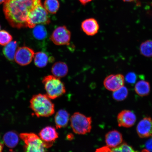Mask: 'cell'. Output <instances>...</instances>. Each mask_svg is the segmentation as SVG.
<instances>
[{"instance_id": "6da1fadb", "label": "cell", "mask_w": 152, "mask_h": 152, "mask_svg": "<svg viewBox=\"0 0 152 152\" xmlns=\"http://www.w3.org/2000/svg\"><path fill=\"white\" fill-rule=\"evenodd\" d=\"M41 0H5L3 11L6 18L12 27L20 28L27 27L28 14Z\"/></svg>"}, {"instance_id": "7a4b0ae2", "label": "cell", "mask_w": 152, "mask_h": 152, "mask_svg": "<svg viewBox=\"0 0 152 152\" xmlns=\"http://www.w3.org/2000/svg\"><path fill=\"white\" fill-rule=\"evenodd\" d=\"M51 100L46 94H35L30 99V107L36 116L49 117L55 112L54 104Z\"/></svg>"}, {"instance_id": "3957f363", "label": "cell", "mask_w": 152, "mask_h": 152, "mask_svg": "<svg viewBox=\"0 0 152 152\" xmlns=\"http://www.w3.org/2000/svg\"><path fill=\"white\" fill-rule=\"evenodd\" d=\"M20 137L25 144L23 149L26 152H45L48 148L53 145L52 144L44 142L39 136L35 133H21Z\"/></svg>"}, {"instance_id": "277c9868", "label": "cell", "mask_w": 152, "mask_h": 152, "mask_svg": "<svg viewBox=\"0 0 152 152\" xmlns=\"http://www.w3.org/2000/svg\"><path fill=\"white\" fill-rule=\"evenodd\" d=\"M42 82L46 94L52 100L59 98L66 92L65 86L59 78L48 75L43 78Z\"/></svg>"}, {"instance_id": "5b68a950", "label": "cell", "mask_w": 152, "mask_h": 152, "mask_svg": "<svg viewBox=\"0 0 152 152\" xmlns=\"http://www.w3.org/2000/svg\"><path fill=\"white\" fill-rule=\"evenodd\" d=\"M50 20L48 12L39 1L30 11L28 15L26 24L27 27L33 28L37 25L48 24Z\"/></svg>"}, {"instance_id": "8992f818", "label": "cell", "mask_w": 152, "mask_h": 152, "mask_svg": "<svg viewBox=\"0 0 152 152\" xmlns=\"http://www.w3.org/2000/svg\"><path fill=\"white\" fill-rule=\"evenodd\" d=\"M73 132L78 134L83 135L91 132L92 129V119L79 112H76L70 119Z\"/></svg>"}, {"instance_id": "52a82bcc", "label": "cell", "mask_w": 152, "mask_h": 152, "mask_svg": "<svg viewBox=\"0 0 152 152\" xmlns=\"http://www.w3.org/2000/svg\"><path fill=\"white\" fill-rule=\"evenodd\" d=\"M71 32L65 26H60L53 31L50 39L56 45H68L71 41Z\"/></svg>"}, {"instance_id": "ba28073f", "label": "cell", "mask_w": 152, "mask_h": 152, "mask_svg": "<svg viewBox=\"0 0 152 152\" xmlns=\"http://www.w3.org/2000/svg\"><path fill=\"white\" fill-rule=\"evenodd\" d=\"M35 53L34 50L29 47L24 46L19 48L15 55V61L20 66L28 65L32 61Z\"/></svg>"}, {"instance_id": "9c48e42d", "label": "cell", "mask_w": 152, "mask_h": 152, "mask_svg": "<svg viewBox=\"0 0 152 152\" xmlns=\"http://www.w3.org/2000/svg\"><path fill=\"white\" fill-rule=\"evenodd\" d=\"M125 77L121 74L111 75L106 77L104 85L108 90L114 92L124 86Z\"/></svg>"}, {"instance_id": "30bf717a", "label": "cell", "mask_w": 152, "mask_h": 152, "mask_svg": "<svg viewBox=\"0 0 152 152\" xmlns=\"http://www.w3.org/2000/svg\"><path fill=\"white\" fill-rule=\"evenodd\" d=\"M135 114L132 111L124 110L117 116V119L119 127L129 128L134 124L136 121Z\"/></svg>"}, {"instance_id": "8fae6325", "label": "cell", "mask_w": 152, "mask_h": 152, "mask_svg": "<svg viewBox=\"0 0 152 152\" xmlns=\"http://www.w3.org/2000/svg\"><path fill=\"white\" fill-rule=\"evenodd\" d=\"M137 132L140 138H145L152 135V119L150 117L144 118L139 122Z\"/></svg>"}, {"instance_id": "7c38bea8", "label": "cell", "mask_w": 152, "mask_h": 152, "mask_svg": "<svg viewBox=\"0 0 152 152\" xmlns=\"http://www.w3.org/2000/svg\"><path fill=\"white\" fill-rule=\"evenodd\" d=\"M44 142L53 145L58 138V134L56 128L52 126H47L42 129L39 134Z\"/></svg>"}, {"instance_id": "4fadbf2b", "label": "cell", "mask_w": 152, "mask_h": 152, "mask_svg": "<svg viewBox=\"0 0 152 152\" xmlns=\"http://www.w3.org/2000/svg\"><path fill=\"white\" fill-rule=\"evenodd\" d=\"M105 140L106 146L113 148L117 147L122 143L123 138L122 134L118 131L113 130L106 134Z\"/></svg>"}, {"instance_id": "5bb4252c", "label": "cell", "mask_w": 152, "mask_h": 152, "mask_svg": "<svg viewBox=\"0 0 152 152\" xmlns=\"http://www.w3.org/2000/svg\"><path fill=\"white\" fill-rule=\"evenodd\" d=\"M81 26L83 31L86 35L90 36L96 35L99 29L97 21L94 18H89L83 20Z\"/></svg>"}, {"instance_id": "9a60e30c", "label": "cell", "mask_w": 152, "mask_h": 152, "mask_svg": "<svg viewBox=\"0 0 152 152\" xmlns=\"http://www.w3.org/2000/svg\"><path fill=\"white\" fill-rule=\"evenodd\" d=\"M69 121V114L66 110H59L54 117L55 125L57 129L65 128L67 126Z\"/></svg>"}, {"instance_id": "2e32d148", "label": "cell", "mask_w": 152, "mask_h": 152, "mask_svg": "<svg viewBox=\"0 0 152 152\" xmlns=\"http://www.w3.org/2000/svg\"><path fill=\"white\" fill-rule=\"evenodd\" d=\"M68 71L67 64L62 62L55 63L51 69L53 75L59 78L65 77L67 75Z\"/></svg>"}, {"instance_id": "e0dca14e", "label": "cell", "mask_w": 152, "mask_h": 152, "mask_svg": "<svg viewBox=\"0 0 152 152\" xmlns=\"http://www.w3.org/2000/svg\"><path fill=\"white\" fill-rule=\"evenodd\" d=\"M3 140L7 147L14 148L18 145L19 141L18 133L14 131H9L4 135Z\"/></svg>"}, {"instance_id": "ac0fdd59", "label": "cell", "mask_w": 152, "mask_h": 152, "mask_svg": "<svg viewBox=\"0 0 152 152\" xmlns=\"http://www.w3.org/2000/svg\"><path fill=\"white\" fill-rule=\"evenodd\" d=\"M18 46V43L16 41H11L5 45L3 52L7 59L10 61H13L14 60Z\"/></svg>"}, {"instance_id": "d6986e66", "label": "cell", "mask_w": 152, "mask_h": 152, "mask_svg": "<svg viewBox=\"0 0 152 152\" xmlns=\"http://www.w3.org/2000/svg\"><path fill=\"white\" fill-rule=\"evenodd\" d=\"M136 94L140 96H148L151 91V86L148 82L141 80L138 82L134 87Z\"/></svg>"}, {"instance_id": "ffe728a7", "label": "cell", "mask_w": 152, "mask_h": 152, "mask_svg": "<svg viewBox=\"0 0 152 152\" xmlns=\"http://www.w3.org/2000/svg\"><path fill=\"white\" fill-rule=\"evenodd\" d=\"M49 60L48 56L45 53L39 52L35 53L34 57V64L37 67H45L48 63Z\"/></svg>"}, {"instance_id": "44dd1931", "label": "cell", "mask_w": 152, "mask_h": 152, "mask_svg": "<svg viewBox=\"0 0 152 152\" xmlns=\"http://www.w3.org/2000/svg\"><path fill=\"white\" fill-rule=\"evenodd\" d=\"M43 7L48 12L54 14L59 9L60 3L58 0H45Z\"/></svg>"}, {"instance_id": "7402d4cb", "label": "cell", "mask_w": 152, "mask_h": 152, "mask_svg": "<svg viewBox=\"0 0 152 152\" xmlns=\"http://www.w3.org/2000/svg\"><path fill=\"white\" fill-rule=\"evenodd\" d=\"M140 50L142 56L151 58L152 57V40H148L144 41L140 45Z\"/></svg>"}, {"instance_id": "603a6c76", "label": "cell", "mask_w": 152, "mask_h": 152, "mask_svg": "<svg viewBox=\"0 0 152 152\" xmlns=\"http://www.w3.org/2000/svg\"><path fill=\"white\" fill-rule=\"evenodd\" d=\"M33 35L34 37L38 40L45 39L47 37L46 28L42 24L37 25L34 28Z\"/></svg>"}, {"instance_id": "cb8c5ba5", "label": "cell", "mask_w": 152, "mask_h": 152, "mask_svg": "<svg viewBox=\"0 0 152 152\" xmlns=\"http://www.w3.org/2000/svg\"><path fill=\"white\" fill-rule=\"evenodd\" d=\"M128 94V90L126 87L124 86L113 92V98L117 101H121L127 98Z\"/></svg>"}, {"instance_id": "d4e9b609", "label": "cell", "mask_w": 152, "mask_h": 152, "mask_svg": "<svg viewBox=\"0 0 152 152\" xmlns=\"http://www.w3.org/2000/svg\"><path fill=\"white\" fill-rule=\"evenodd\" d=\"M12 35L5 30H0V45L5 46L12 41Z\"/></svg>"}, {"instance_id": "484cf974", "label": "cell", "mask_w": 152, "mask_h": 152, "mask_svg": "<svg viewBox=\"0 0 152 152\" xmlns=\"http://www.w3.org/2000/svg\"><path fill=\"white\" fill-rule=\"evenodd\" d=\"M111 151L112 152H135V151L132 146L128 145V144L124 143L121 144L117 147L111 148Z\"/></svg>"}, {"instance_id": "4316f807", "label": "cell", "mask_w": 152, "mask_h": 152, "mask_svg": "<svg viewBox=\"0 0 152 152\" xmlns=\"http://www.w3.org/2000/svg\"><path fill=\"white\" fill-rule=\"evenodd\" d=\"M125 79L128 83L134 84L135 83L137 80V76L134 72H130L126 75Z\"/></svg>"}, {"instance_id": "83f0119b", "label": "cell", "mask_w": 152, "mask_h": 152, "mask_svg": "<svg viewBox=\"0 0 152 152\" xmlns=\"http://www.w3.org/2000/svg\"><path fill=\"white\" fill-rule=\"evenodd\" d=\"M145 151L152 152V138L146 142L145 144Z\"/></svg>"}, {"instance_id": "f1b7e54d", "label": "cell", "mask_w": 152, "mask_h": 152, "mask_svg": "<svg viewBox=\"0 0 152 152\" xmlns=\"http://www.w3.org/2000/svg\"><path fill=\"white\" fill-rule=\"evenodd\" d=\"M96 151H111V148L107 147V146H106V147H103L101 148H99V149H97Z\"/></svg>"}, {"instance_id": "f546056e", "label": "cell", "mask_w": 152, "mask_h": 152, "mask_svg": "<svg viewBox=\"0 0 152 152\" xmlns=\"http://www.w3.org/2000/svg\"><path fill=\"white\" fill-rule=\"evenodd\" d=\"M92 0H79L82 4L85 5L87 3L90 2Z\"/></svg>"}, {"instance_id": "4dcf8cb0", "label": "cell", "mask_w": 152, "mask_h": 152, "mask_svg": "<svg viewBox=\"0 0 152 152\" xmlns=\"http://www.w3.org/2000/svg\"><path fill=\"white\" fill-rule=\"evenodd\" d=\"M66 138H67L68 140H72L74 138L73 135L71 134H68L67 136H66Z\"/></svg>"}, {"instance_id": "1f68e13d", "label": "cell", "mask_w": 152, "mask_h": 152, "mask_svg": "<svg viewBox=\"0 0 152 152\" xmlns=\"http://www.w3.org/2000/svg\"><path fill=\"white\" fill-rule=\"evenodd\" d=\"M4 148L3 144L0 143V152L2 151Z\"/></svg>"}, {"instance_id": "d6a6232c", "label": "cell", "mask_w": 152, "mask_h": 152, "mask_svg": "<svg viewBox=\"0 0 152 152\" xmlns=\"http://www.w3.org/2000/svg\"><path fill=\"white\" fill-rule=\"evenodd\" d=\"M122 1L125 2H132L135 1L136 0H122Z\"/></svg>"}, {"instance_id": "836d02e7", "label": "cell", "mask_w": 152, "mask_h": 152, "mask_svg": "<svg viewBox=\"0 0 152 152\" xmlns=\"http://www.w3.org/2000/svg\"><path fill=\"white\" fill-rule=\"evenodd\" d=\"M5 0H0V4H1L3 3H4Z\"/></svg>"}, {"instance_id": "e575fe53", "label": "cell", "mask_w": 152, "mask_h": 152, "mask_svg": "<svg viewBox=\"0 0 152 152\" xmlns=\"http://www.w3.org/2000/svg\"><path fill=\"white\" fill-rule=\"evenodd\" d=\"M1 25H0V30H1Z\"/></svg>"}, {"instance_id": "d590c367", "label": "cell", "mask_w": 152, "mask_h": 152, "mask_svg": "<svg viewBox=\"0 0 152 152\" xmlns=\"http://www.w3.org/2000/svg\"><path fill=\"white\" fill-rule=\"evenodd\" d=\"M19 1H25V0H19Z\"/></svg>"}]
</instances>
